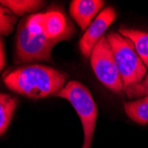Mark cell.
I'll list each match as a JSON object with an SVG mask.
<instances>
[{
  "label": "cell",
  "mask_w": 148,
  "mask_h": 148,
  "mask_svg": "<svg viewBox=\"0 0 148 148\" xmlns=\"http://www.w3.org/2000/svg\"><path fill=\"white\" fill-rule=\"evenodd\" d=\"M68 75L44 65H27L6 72L5 84L12 91L29 99L55 95L66 84Z\"/></svg>",
  "instance_id": "6da1fadb"
},
{
  "label": "cell",
  "mask_w": 148,
  "mask_h": 148,
  "mask_svg": "<svg viewBox=\"0 0 148 148\" xmlns=\"http://www.w3.org/2000/svg\"><path fill=\"white\" fill-rule=\"evenodd\" d=\"M113 52L123 90L140 83L146 75V66L138 54L134 44L119 33L106 36Z\"/></svg>",
  "instance_id": "7a4b0ae2"
},
{
  "label": "cell",
  "mask_w": 148,
  "mask_h": 148,
  "mask_svg": "<svg viewBox=\"0 0 148 148\" xmlns=\"http://www.w3.org/2000/svg\"><path fill=\"white\" fill-rule=\"evenodd\" d=\"M54 96L63 98L72 105L83 125L84 144L82 148H90L98 109L90 90L78 81H69Z\"/></svg>",
  "instance_id": "3957f363"
},
{
  "label": "cell",
  "mask_w": 148,
  "mask_h": 148,
  "mask_svg": "<svg viewBox=\"0 0 148 148\" xmlns=\"http://www.w3.org/2000/svg\"><path fill=\"white\" fill-rule=\"evenodd\" d=\"M59 42L60 40L47 37L41 29V25L36 29H29L22 20L17 30L15 61L17 63L36 60L51 61V50Z\"/></svg>",
  "instance_id": "277c9868"
},
{
  "label": "cell",
  "mask_w": 148,
  "mask_h": 148,
  "mask_svg": "<svg viewBox=\"0 0 148 148\" xmlns=\"http://www.w3.org/2000/svg\"><path fill=\"white\" fill-rule=\"evenodd\" d=\"M90 59L91 69L101 84L115 93L123 90V81L115 65L108 39L106 36H103L93 47Z\"/></svg>",
  "instance_id": "5b68a950"
},
{
  "label": "cell",
  "mask_w": 148,
  "mask_h": 148,
  "mask_svg": "<svg viewBox=\"0 0 148 148\" xmlns=\"http://www.w3.org/2000/svg\"><path fill=\"white\" fill-rule=\"evenodd\" d=\"M117 14L114 8L103 9L84 31L79 42V49L85 58L90 56L91 51L99 40L103 36L107 28L115 21Z\"/></svg>",
  "instance_id": "8992f818"
},
{
  "label": "cell",
  "mask_w": 148,
  "mask_h": 148,
  "mask_svg": "<svg viewBox=\"0 0 148 148\" xmlns=\"http://www.w3.org/2000/svg\"><path fill=\"white\" fill-rule=\"evenodd\" d=\"M39 19L42 30L50 39L63 41L71 36L73 29L61 12L50 11L39 13Z\"/></svg>",
  "instance_id": "52a82bcc"
},
{
  "label": "cell",
  "mask_w": 148,
  "mask_h": 148,
  "mask_svg": "<svg viewBox=\"0 0 148 148\" xmlns=\"http://www.w3.org/2000/svg\"><path fill=\"white\" fill-rule=\"evenodd\" d=\"M102 0H73L69 12L80 29L85 31L104 6Z\"/></svg>",
  "instance_id": "ba28073f"
},
{
  "label": "cell",
  "mask_w": 148,
  "mask_h": 148,
  "mask_svg": "<svg viewBox=\"0 0 148 148\" xmlns=\"http://www.w3.org/2000/svg\"><path fill=\"white\" fill-rule=\"evenodd\" d=\"M119 32L122 36L129 38L134 44L138 54L145 66L148 68V33L127 28H121Z\"/></svg>",
  "instance_id": "9c48e42d"
},
{
  "label": "cell",
  "mask_w": 148,
  "mask_h": 148,
  "mask_svg": "<svg viewBox=\"0 0 148 148\" xmlns=\"http://www.w3.org/2000/svg\"><path fill=\"white\" fill-rule=\"evenodd\" d=\"M123 107L126 114L133 122L141 125L148 123V96L125 102Z\"/></svg>",
  "instance_id": "30bf717a"
},
{
  "label": "cell",
  "mask_w": 148,
  "mask_h": 148,
  "mask_svg": "<svg viewBox=\"0 0 148 148\" xmlns=\"http://www.w3.org/2000/svg\"><path fill=\"white\" fill-rule=\"evenodd\" d=\"M17 106V99L10 94L0 93V137L10 125Z\"/></svg>",
  "instance_id": "8fae6325"
},
{
  "label": "cell",
  "mask_w": 148,
  "mask_h": 148,
  "mask_svg": "<svg viewBox=\"0 0 148 148\" xmlns=\"http://www.w3.org/2000/svg\"><path fill=\"white\" fill-rule=\"evenodd\" d=\"M0 4L8 8L14 15H23L41 8L45 2L38 0H0Z\"/></svg>",
  "instance_id": "7c38bea8"
},
{
  "label": "cell",
  "mask_w": 148,
  "mask_h": 148,
  "mask_svg": "<svg viewBox=\"0 0 148 148\" xmlns=\"http://www.w3.org/2000/svg\"><path fill=\"white\" fill-rule=\"evenodd\" d=\"M15 22V15L8 8L0 4V36L9 35L13 30Z\"/></svg>",
  "instance_id": "4fadbf2b"
},
{
  "label": "cell",
  "mask_w": 148,
  "mask_h": 148,
  "mask_svg": "<svg viewBox=\"0 0 148 148\" xmlns=\"http://www.w3.org/2000/svg\"><path fill=\"white\" fill-rule=\"evenodd\" d=\"M128 98H141L142 96H148V73L140 83L131 85L124 90Z\"/></svg>",
  "instance_id": "5bb4252c"
},
{
  "label": "cell",
  "mask_w": 148,
  "mask_h": 148,
  "mask_svg": "<svg viewBox=\"0 0 148 148\" xmlns=\"http://www.w3.org/2000/svg\"><path fill=\"white\" fill-rule=\"evenodd\" d=\"M5 52L4 47V40L0 36V73L5 66Z\"/></svg>",
  "instance_id": "9a60e30c"
}]
</instances>
